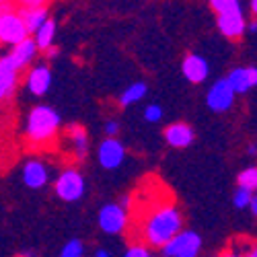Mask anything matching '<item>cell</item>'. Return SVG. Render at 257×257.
<instances>
[{
  "label": "cell",
  "instance_id": "cell-31",
  "mask_svg": "<svg viewBox=\"0 0 257 257\" xmlns=\"http://www.w3.org/2000/svg\"><path fill=\"white\" fill-rule=\"evenodd\" d=\"M41 56H44L46 60H56V58L60 56V48H58V46L54 44V46H50V48H48L46 52H41Z\"/></svg>",
  "mask_w": 257,
  "mask_h": 257
},
{
  "label": "cell",
  "instance_id": "cell-38",
  "mask_svg": "<svg viewBox=\"0 0 257 257\" xmlns=\"http://www.w3.org/2000/svg\"><path fill=\"white\" fill-rule=\"evenodd\" d=\"M247 153H249V157H255V153H257V148H255V144H253V142L249 144V148H247Z\"/></svg>",
  "mask_w": 257,
  "mask_h": 257
},
{
  "label": "cell",
  "instance_id": "cell-6",
  "mask_svg": "<svg viewBox=\"0 0 257 257\" xmlns=\"http://www.w3.org/2000/svg\"><path fill=\"white\" fill-rule=\"evenodd\" d=\"M159 251H161V257H177L183 253H202V237L196 230L183 228L171 241H167Z\"/></svg>",
  "mask_w": 257,
  "mask_h": 257
},
{
  "label": "cell",
  "instance_id": "cell-17",
  "mask_svg": "<svg viewBox=\"0 0 257 257\" xmlns=\"http://www.w3.org/2000/svg\"><path fill=\"white\" fill-rule=\"evenodd\" d=\"M7 56L11 58V62L15 64V66H17L21 72H25L29 66H33V64L37 62V58H39L41 54H39V50H37V46H35L33 37L29 35L27 39L21 41V44H17L15 48H11Z\"/></svg>",
  "mask_w": 257,
  "mask_h": 257
},
{
  "label": "cell",
  "instance_id": "cell-10",
  "mask_svg": "<svg viewBox=\"0 0 257 257\" xmlns=\"http://www.w3.org/2000/svg\"><path fill=\"white\" fill-rule=\"evenodd\" d=\"M216 27L230 41L243 39L245 33H247V17H245V11L243 9H237V11H228V13L216 15Z\"/></svg>",
  "mask_w": 257,
  "mask_h": 257
},
{
  "label": "cell",
  "instance_id": "cell-14",
  "mask_svg": "<svg viewBox=\"0 0 257 257\" xmlns=\"http://www.w3.org/2000/svg\"><path fill=\"white\" fill-rule=\"evenodd\" d=\"M226 84L234 95H247L257 84V68L255 66H237L224 76Z\"/></svg>",
  "mask_w": 257,
  "mask_h": 257
},
{
  "label": "cell",
  "instance_id": "cell-26",
  "mask_svg": "<svg viewBox=\"0 0 257 257\" xmlns=\"http://www.w3.org/2000/svg\"><path fill=\"white\" fill-rule=\"evenodd\" d=\"M163 107L159 105V103H151V105H148L146 107V109H144V119L146 121H151V123H159L161 119H163Z\"/></svg>",
  "mask_w": 257,
  "mask_h": 257
},
{
  "label": "cell",
  "instance_id": "cell-41",
  "mask_svg": "<svg viewBox=\"0 0 257 257\" xmlns=\"http://www.w3.org/2000/svg\"><path fill=\"white\" fill-rule=\"evenodd\" d=\"M153 257H157V255H153Z\"/></svg>",
  "mask_w": 257,
  "mask_h": 257
},
{
  "label": "cell",
  "instance_id": "cell-1",
  "mask_svg": "<svg viewBox=\"0 0 257 257\" xmlns=\"http://www.w3.org/2000/svg\"><path fill=\"white\" fill-rule=\"evenodd\" d=\"M183 212L173 200H161L148 208L138 220V241L148 249H161L183 230Z\"/></svg>",
  "mask_w": 257,
  "mask_h": 257
},
{
  "label": "cell",
  "instance_id": "cell-29",
  "mask_svg": "<svg viewBox=\"0 0 257 257\" xmlns=\"http://www.w3.org/2000/svg\"><path fill=\"white\" fill-rule=\"evenodd\" d=\"M251 247H253V245H251ZM243 253H245L243 249H237V245L230 243V245H228V247H226L218 257H243Z\"/></svg>",
  "mask_w": 257,
  "mask_h": 257
},
{
  "label": "cell",
  "instance_id": "cell-20",
  "mask_svg": "<svg viewBox=\"0 0 257 257\" xmlns=\"http://www.w3.org/2000/svg\"><path fill=\"white\" fill-rule=\"evenodd\" d=\"M146 93H148V84L146 82H142V80L132 82L130 87H125L123 93L119 95V105L121 107H130L134 103H140L146 97Z\"/></svg>",
  "mask_w": 257,
  "mask_h": 257
},
{
  "label": "cell",
  "instance_id": "cell-27",
  "mask_svg": "<svg viewBox=\"0 0 257 257\" xmlns=\"http://www.w3.org/2000/svg\"><path fill=\"white\" fill-rule=\"evenodd\" d=\"M52 0H13V7L17 9H41V7H48Z\"/></svg>",
  "mask_w": 257,
  "mask_h": 257
},
{
  "label": "cell",
  "instance_id": "cell-35",
  "mask_svg": "<svg viewBox=\"0 0 257 257\" xmlns=\"http://www.w3.org/2000/svg\"><path fill=\"white\" fill-rule=\"evenodd\" d=\"M95 257H111V253L107 251V249H97L95 251Z\"/></svg>",
  "mask_w": 257,
  "mask_h": 257
},
{
  "label": "cell",
  "instance_id": "cell-30",
  "mask_svg": "<svg viewBox=\"0 0 257 257\" xmlns=\"http://www.w3.org/2000/svg\"><path fill=\"white\" fill-rule=\"evenodd\" d=\"M117 204H119L125 212H130V210L134 208V196H132V194H123V196L117 200Z\"/></svg>",
  "mask_w": 257,
  "mask_h": 257
},
{
  "label": "cell",
  "instance_id": "cell-24",
  "mask_svg": "<svg viewBox=\"0 0 257 257\" xmlns=\"http://www.w3.org/2000/svg\"><path fill=\"white\" fill-rule=\"evenodd\" d=\"M253 196H255L253 191H247L243 187H237V189H234V194H232L234 208H237V210H247V206H249V202H251Z\"/></svg>",
  "mask_w": 257,
  "mask_h": 257
},
{
  "label": "cell",
  "instance_id": "cell-8",
  "mask_svg": "<svg viewBox=\"0 0 257 257\" xmlns=\"http://www.w3.org/2000/svg\"><path fill=\"white\" fill-rule=\"evenodd\" d=\"M125 146L119 138H103L97 148V163L105 171H115L125 161Z\"/></svg>",
  "mask_w": 257,
  "mask_h": 257
},
{
  "label": "cell",
  "instance_id": "cell-9",
  "mask_svg": "<svg viewBox=\"0 0 257 257\" xmlns=\"http://www.w3.org/2000/svg\"><path fill=\"white\" fill-rule=\"evenodd\" d=\"M234 101H237V95L230 91V87L226 84L224 78H218L206 93V105H208V109L214 111V113L230 111L234 107Z\"/></svg>",
  "mask_w": 257,
  "mask_h": 257
},
{
  "label": "cell",
  "instance_id": "cell-19",
  "mask_svg": "<svg viewBox=\"0 0 257 257\" xmlns=\"http://www.w3.org/2000/svg\"><path fill=\"white\" fill-rule=\"evenodd\" d=\"M21 17H23V23L27 27V33L33 35L50 19V11H48V7H41V9H23V11H21Z\"/></svg>",
  "mask_w": 257,
  "mask_h": 257
},
{
  "label": "cell",
  "instance_id": "cell-5",
  "mask_svg": "<svg viewBox=\"0 0 257 257\" xmlns=\"http://www.w3.org/2000/svg\"><path fill=\"white\" fill-rule=\"evenodd\" d=\"M130 212H125L117 202H107L99 208L97 224L107 234H123L130 228Z\"/></svg>",
  "mask_w": 257,
  "mask_h": 257
},
{
  "label": "cell",
  "instance_id": "cell-15",
  "mask_svg": "<svg viewBox=\"0 0 257 257\" xmlns=\"http://www.w3.org/2000/svg\"><path fill=\"white\" fill-rule=\"evenodd\" d=\"M181 72H183V76H185L187 82H191V84H202V82H206V78L210 76V64H208V60H206L204 56L191 52V54H187V56L183 58V62H181Z\"/></svg>",
  "mask_w": 257,
  "mask_h": 257
},
{
  "label": "cell",
  "instance_id": "cell-40",
  "mask_svg": "<svg viewBox=\"0 0 257 257\" xmlns=\"http://www.w3.org/2000/svg\"><path fill=\"white\" fill-rule=\"evenodd\" d=\"M0 11H3V7H0Z\"/></svg>",
  "mask_w": 257,
  "mask_h": 257
},
{
  "label": "cell",
  "instance_id": "cell-16",
  "mask_svg": "<svg viewBox=\"0 0 257 257\" xmlns=\"http://www.w3.org/2000/svg\"><path fill=\"white\" fill-rule=\"evenodd\" d=\"M163 138L171 148H187L196 140V130L185 121H173L163 130Z\"/></svg>",
  "mask_w": 257,
  "mask_h": 257
},
{
  "label": "cell",
  "instance_id": "cell-12",
  "mask_svg": "<svg viewBox=\"0 0 257 257\" xmlns=\"http://www.w3.org/2000/svg\"><path fill=\"white\" fill-rule=\"evenodd\" d=\"M50 165L46 161H41L37 157H31L23 163V169H21V177H23V183L29 189H44L50 183Z\"/></svg>",
  "mask_w": 257,
  "mask_h": 257
},
{
  "label": "cell",
  "instance_id": "cell-2",
  "mask_svg": "<svg viewBox=\"0 0 257 257\" xmlns=\"http://www.w3.org/2000/svg\"><path fill=\"white\" fill-rule=\"evenodd\" d=\"M62 115L52 105H35L25 119V142L33 151L50 148L58 142Z\"/></svg>",
  "mask_w": 257,
  "mask_h": 257
},
{
  "label": "cell",
  "instance_id": "cell-3",
  "mask_svg": "<svg viewBox=\"0 0 257 257\" xmlns=\"http://www.w3.org/2000/svg\"><path fill=\"white\" fill-rule=\"evenodd\" d=\"M84 191H87V181H84L82 171L76 165L62 167L60 173L54 179V194L64 204H74L82 200Z\"/></svg>",
  "mask_w": 257,
  "mask_h": 257
},
{
  "label": "cell",
  "instance_id": "cell-4",
  "mask_svg": "<svg viewBox=\"0 0 257 257\" xmlns=\"http://www.w3.org/2000/svg\"><path fill=\"white\" fill-rule=\"evenodd\" d=\"M27 27L23 23V17L17 7H3L0 11V46H7L9 50L27 39Z\"/></svg>",
  "mask_w": 257,
  "mask_h": 257
},
{
  "label": "cell",
  "instance_id": "cell-22",
  "mask_svg": "<svg viewBox=\"0 0 257 257\" xmlns=\"http://www.w3.org/2000/svg\"><path fill=\"white\" fill-rule=\"evenodd\" d=\"M208 7L212 9L214 15H222V13H228V11L243 9L241 0H208Z\"/></svg>",
  "mask_w": 257,
  "mask_h": 257
},
{
  "label": "cell",
  "instance_id": "cell-33",
  "mask_svg": "<svg viewBox=\"0 0 257 257\" xmlns=\"http://www.w3.org/2000/svg\"><path fill=\"white\" fill-rule=\"evenodd\" d=\"M247 31H249L251 35H255V31H257V21H255V19L247 21Z\"/></svg>",
  "mask_w": 257,
  "mask_h": 257
},
{
  "label": "cell",
  "instance_id": "cell-34",
  "mask_svg": "<svg viewBox=\"0 0 257 257\" xmlns=\"http://www.w3.org/2000/svg\"><path fill=\"white\" fill-rule=\"evenodd\" d=\"M249 13L255 19V15H257V0H249Z\"/></svg>",
  "mask_w": 257,
  "mask_h": 257
},
{
  "label": "cell",
  "instance_id": "cell-21",
  "mask_svg": "<svg viewBox=\"0 0 257 257\" xmlns=\"http://www.w3.org/2000/svg\"><path fill=\"white\" fill-rule=\"evenodd\" d=\"M237 187H243L255 194V189H257V169L255 167H247L237 175Z\"/></svg>",
  "mask_w": 257,
  "mask_h": 257
},
{
  "label": "cell",
  "instance_id": "cell-11",
  "mask_svg": "<svg viewBox=\"0 0 257 257\" xmlns=\"http://www.w3.org/2000/svg\"><path fill=\"white\" fill-rule=\"evenodd\" d=\"M21 74L23 72L15 66L7 54L0 56V105L13 101L21 82Z\"/></svg>",
  "mask_w": 257,
  "mask_h": 257
},
{
  "label": "cell",
  "instance_id": "cell-23",
  "mask_svg": "<svg viewBox=\"0 0 257 257\" xmlns=\"http://www.w3.org/2000/svg\"><path fill=\"white\" fill-rule=\"evenodd\" d=\"M60 257H84V243L80 239H70L62 247Z\"/></svg>",
  "mask_w": 257,
  "mask_h": 257
},
{
  "label": "cell",
  "instance_id": "cell-39",
  "mask_svg": "<svg viewBox=\"0 0 257 257\" xmlns=\"http://www.w3.org/2000/svg\"><path fill=\"white\" fill-rule=\"evenodd\" d=\"M13 0H0V7H11Z\"/></svg>",
  "mask_w": 257,
  "mask_h": 257
},
{
  "label": "cell",
  "instance_id": "cell-18",
  "mask_svg": "<svg viewBox=\"0 0 257 257\" xmlns=\"http://www.w3.org/2000/svg\"><path fill=\"white\" fill-rule=\"evenodd\" d=\"M56 33H58V23H56V19L54 17H50L44 25H41L31 37H33V41H35V46H37V50H39V54L41 52H46L50 46H54L56 44Z\"/></svg>",
  "mask_w": 257,
  "mask_h": 257
},
{
  "label": "cell",
  "instance_id": "cell-32",
  "mask_svg": "<svg viewBox=\"0 0 257 257\" xmlns=\"http://www.w3.org/2000/svg\"><path fill=\"white\" fill-rule=\"evenodd\" d=\"M247 208H249V212H251V216H255V214H257V198H255V196L251 198V202H249Z\"/></svg>",
  "mask_w": 257,
  "mask_h": 257
},
{
  "label": "cell",
  "instance_id": "cell-13",
  "mask_svg": "<svg viewBox=\"0 0 257 257\" xmlns=\"http://www.w3.org/2000/svg\"><path fill=\"white\" fill-rule=\"evenodd\" d=\"M64 140L68 142V153L74 163H82L89 157V132L82 123H70L64 132Z\"/></svg>",
  "mask_w": 257,
  "mask_h": 257
},
{
  "label": "cell",
  "instance_id": "cell-7",
  "mask_svg": "<svg viewBox=\"0 0 257 257\" xmlns=\"http://www.w3.org/2000/svg\"><path fill=\"white\" fill-rule=\"evenodd\" d=\"M54 82V74L48 62H35L25 70V87L33 97H44Z\"/></svg>",
  "mask_w": 257,
  "mask_h": 257
},
{
  "label": "cell",
  "instance_id": "cell-28",
  "mask_svg": "<svg viewBox=\"0 0 257 257\" xmlns=\"http://www.w3.org/2000/svg\"><path fill=\"white\" fill-rule=\"evenodd\" d=\"M103 132H105V138H117V134H119V121L107 119L105 125H103Z\"/></svg>",
  "mask_w": 257,
  "mask_h": 257
},
{
  "label": "cell",
  "instance_id": "cell-25",
  "mask_svg": "<svg viewBox=\"0 0 257 257\" xmlns=\"http://www.w3.org/2000/svg\"><path fill=\"white\" fill-rule=\"evenodd\" d=\"M123 257H153V253H151V249H148L144 243L136 241V243H132L130 247L125 249Z\"/></svg>",
  "mask_w": 257,
  "mask_h": 257
},
{
  "label": "cell",
  "instance_id": "cell-37",
  "mask_svg": "<svg viewBox=\"0 0 257 257\" xmlns=\"http://www.w3.org/2000/svg\"><path fill=\"white\" fill-rule=\"evenodd\" d=\"M17 257H37L35 251H23V253H19Z\"/></svg>",
  "mask_w": 257,
  "mask_h": 257
},
{
  "label": "cell",
  "instance_id": "cell-36",
  "mask_svg": "<svg viewBox=\"0 0 257 257\" xmlns=\"http://www.w3.org/2000/svg\"><path fill=\"white\" fill-rule=\"evenodd\" d=\"M243 257H257V249H255V247H249V249L243 253Z\"/></svg>",
  "mask_w": 257,
  "mask_h": 257
}]
</instances>
